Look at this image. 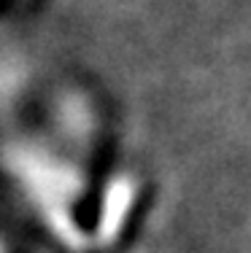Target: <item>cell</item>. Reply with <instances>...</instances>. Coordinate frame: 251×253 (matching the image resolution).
<instances>
[{
    "label": "cell",
    "mask_w": 251,
    "mask_h": 253,
    "mask_svg": "<svg viewBox=\"0 0 251 253\" xmlns=\"http://www.w3.org/2000/svg\"><path fill=\"white\" fill-rule=\"evenodd\" d=\"M5 162L11 165L16 180L25 186L27 197L44 215L46 226L68 248L84 251L87 237L73 221V202L81 191V175L73 167L57 162L54 156L38 154L35 148H14Z\"/></svg>",
    "instance_id": "6da1fadb"
},
{
    "label": "cell",
    "mask_w": 251,
    "mask_h": 253,
    "mask_svg": "<svg viewBox=\"0 0 251 253\" xmlns=\"http://www.w3.org/2000/svg\"><path fill=\"white\" fill-rule=\"evenodd\" d=\"M135 197H138V180L133 175L122 172V175H113L108 180L103 200H100L98 226H95V245L98 248H111L122 237L130 218V210L135 205Z\"/></svg>",
    "instance_id": "7a4b0ae2"
},
{
    "label": "cell",
    "mask_w": 251,
    "mask_h": 253,
    "mask_svg": "<svg viewBox=\"0 0 251 253\" xmlns=\"http://www.w3.org/2000/svg\"><path fill=\"white\" fill-rule=\"evenodd\" d=\"M0 253H3V245H0Z\"/></svg>",
    "instance_id": "3957f363"
}]
</instances>
